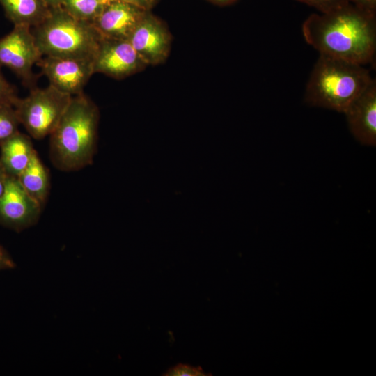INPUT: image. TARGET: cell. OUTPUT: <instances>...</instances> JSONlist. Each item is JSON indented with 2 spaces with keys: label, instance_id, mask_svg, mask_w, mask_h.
Masks as SVG:
<instances>
[{
  "label": "cell",
  "instance_id": "12",
  "mask_svg": "<svg viewBox=\"0 0 376 376\" xmlns=\"http://www.w3.org/2000/svg\"><path fill=\"white\" fill-rule=\"evenodd\" d=\"M345 113L354 137L361 144H376V81L369 86L347 108Z\"/></svg>",
  "mask_w": 376,
  "mask_h": 376
},
{
  "label": "cell",
  "instance_id": "10",
  "mask_svg": "<svg viewBox=\"0 0 376 376\" xmlns=\"http://www.w3.org/2000/svg\"><path fill=\"white\" fill-rule=\"evenodd\" d=\"M128 40L148 65L164 63L170 53L171 35L150 11L146 12Z\"/></svg>",
  "mask_w": 376,
  "mask_h": 376
},
{
  "label": "cell",
  "instance_id": "19",
  "mask_svg": "<svg viewBox=\"0 0 376 376\" xmlns=\"http://www.w3.org/2000/svg\"><path fill=\"white\" fill-rule=\"evenodd\" d=\"M0 66V106H14L18 99L17 90L3 77Z\"/></svg>",
  "mask_w": 376,
  "mask_h": 376
},
{
  "label": "cell",
  "instance_id": "17",
  "mask_svg": "<svg viewBox=\"0 0 376 376\" xmlns=\"http://www.w3.org/2000/svg\"><path fill=\"white\" fill-rule=\"evenodd\" d=\"M20 125L13 106H0V145L17 133Z\"/></svg>",
  "mask_w": 376,
  "mask_h": 376
},
{
  "label": "cell",
  "instance_id": "15",
  "mask_svg": "<svg viewBox=\"0 0 376 376\" xmlns=\"http://www.w3.org/2000/svg\"><path fill=\"white\" fill-rule=\"evenodd\" d=\"M17 178L29 195L42 207L49 194V175L37 152Z\"/></svg>",
  "mask_w": 376,
  "mask_h": 376
},
{
  "label": "cell",
  "instance_id": "18",
  "mask_svg": "<svg viewBox=\"0 0 376 376\" xmlns=\"http://www.w3.org/2000/svg\"><path fill=\"white\" fill-rule=\"evenodd\" d=\"M162 375L164 376H207V374L201 366H192L189 364L178 363L169 368Z\"/></svg>",
  "mask_w": 376,
  "mask_h": 376
},
{
  "label": "cell",
  "instance_id": "16",
  "mask_svg": "<svg viewBox=\"0 0 376 376\" xmlns=\"http://www.w3.org/2000/svg\"><path fill=\"white\" fill-rule=\"evenodd\" d=\"M104 4L102 0H63L61 7L75 19L93 24Z\"/></svg>",
  "mask_w": 376,
  "mask_h": 376
},
{
  "label": "cell",
  "instance_id": "21",
  "mask_svg": "<svg viewBox=\"0 0 376 376\" xmlns=\"http://www.w3.org/2000/svg\"><path fill=\"white\" fill-rule=\"evenodd\" d=\"M349 3L359 9L376 15V0H346Z\"/></svg>",
  "mask_w": 376,
  "mask_h": 376
},
{
  "label": "cell",
  "instance_id": "9",
  "mask_svg": "<svg viewBox=\"0 0 376 376\" xmlns=\"http://www.w3.org/2000/svg\"><path fill=\"white\" fill-rule=\"evenodd\" d=\"M42 207L17 178L8 176L4 192L0 197V224L19 232L38 221Z\"/></svg>",
  "mask_w": 376,
  "mask_h": 376
},
{
  "label": "cell",
  "instance_id": "13",
  "mask_svg": "<svg viewBox=\"0 0 376 376\" xmlns=\"http://www.w3.org/2000/svg\"><path fill=\"white\" fill-rule=\"evenodd\" d=\"M0 164L8 176L17 178L36 150L29 136L18 132L1 145Z\"/></svg>",
  "mask_w": 376,
  "mask_h": 376
},
{
  "label": "cell",
  "instance_id": "25",
  "mask_svg": "<svg viewBox=\"0 0 376 376\" xmlns=\"http://www.w3.org/2000/svg\"><path fill=\"white\" fill-rule=\"evenodd\" d=\"M50 8L61 7L63 0H45Z\"/></svg>",
  "mask_w": 376,
  "mask_h": 376
},
{
  "label": "cell",
  "instance_id": "5",
  "mask_svg": "<svg viewBox=\"0 0 376 376\" xmlns=\"http://www.w3.org/2000/svg\"><path fill=\"white\" fill-rule=\"evenodd\" d=\"M72 97L50 84L45 88L35 86L29 95L18 97L13 107L20 125L29 136L42 139L56 128Z\"/></svg>",
  "mask_w": 376,
  "mask_h": 376
},
{
  "label": "cell",
  "instance_id": "27",
  "mask_svg": "<svg viewBox=\"0 0 376 376\" xmlns=\"http://www.w3.org/2000/svg\"><path fill=\"white\" fill-rule=\"evenodd\" d=\"M102 1L106 2V1H109V0H102Z\"/></svg>",
  "mask_w": 376,
  "mask_h": 376
},
{
  "label": "cell",
  "instance_id": "4",
  "mask_svg": "<svg viewBox=\"0 0 376 376\" xmlns=\"http://www.w3.org/2000/svg\"><path fill=\"white\" fill-rule=\"evenodd\" d=\"M31 31L42 56L94 59L102 39L93 24L75 19L61 6L50 8Z\"/></svg>",
  "mask_w": 376,
  "mask_h": 376
},
{
  "label": "cell",
  "instance_id": "7",
  "mask_svg": "<svg viewBox=\"0 0 376 376\" xmlns=\"http://www.w3.org/2000/svg\"><path fill=\"white\" fill-rule=\"evenodd\" d=\"M37 65L50 85L71 96L83 93L95 73L93 59L43 56Z\"/></svg>",
  "mask_w": 376,
  "mask_h": 376
},
{
  "label": "cell",
  "instance_id": "11",
  "mask_svg": "<svg viewBox=\"0 0 376 376\" xmlns=\"http://www.w3.org/2000/svg\"><path fill=\"white\" fill-rule=\"evenodd\" d=\"M146 12L123 0H109L93 24L104 38L128 40Z\"/></svg>",
  "mask_w": 376,
  "mask_h": 376
},
{
  "label": "cell",
  "instance_id": "6",
  "mask_svg": "<svg viewBox=\"0 0 376 376\" xmlns=\"http://www.w3.org/2000/svg\"><path fill=\"white\" fill-rule=\"evenodd\" d=\"M42 57L30 26H14L8 34L0 38V66L10 69L26 87H35L36 76L33 67Z\"/></svg>",
  "mask_w": 376,
  "mask_h": 376
},
{
  "label": "cell",
  "instance_id": "22",
  "mask_svg": "<svg viewBox=\"0 0 376 376\" xmlns=\"http://www.w3.org/2000/svg\"><path fill=\"white\" fill-rule=\"evenodd\" d=\"M15 265L8 252L0 244V271L15 268Z\"/></svg>",
  "mask_w": 376,
  "mask_h": 376
},
{
  "label": "cell",
  "instance_id": "8",
  "mask_svg": "<svg viewBox=\"0 0 376 376\" xmlns=\"http://www.w3.org/2000/svg\"><path fill=\"white\" fill-rule=\"evenodd\" d=\"M146 66L128 40L102 38L93 59L95 73L117 79L137 73Z\"/></svg>",
  "mask_w": 376,
  "mask_h": 376
},
{
  "label": "cell",
  "instance_id": "2",
  "mask_svg": "<svg viewBox=\"0 0 376 376\" xmlns=\"http://www.w3.org/2000/svg\"><path fill=\"white\" fill-rule=\"evenodd\" d=\"M100 112L84 93L72 99L49 135V157L54 166L73 171L92 164L97 150Z\"/></svg>",
  "mask_w": 376,
  "mask_h": 376
},
{
  "label": "cell",
  "instance_id": "20",
  "mask_svg": "<svg viewBox=\"0 0 376 376\" xmlns=\"http://www.w3.org/2000/svg\"><path fill=\"white\" fill-rule=\"evenodd\" d=\"M318 10L320 13H327L347 3L346 0H296Z\"/></svg>",
  "mask_w": 376,
  "mask_h": 376
},
{
  "label": "cell",
  "instance_id": "26",
  "mask_svg": "<svg viewBox=\"0 0 376 376\" xmlns=\"http://www.w3.org/2000/svg\"><path fill=\"white\" fill-rule=\"evenodd\" d=\"M209 1H212L214 3L223 6V5L230 4L236 0H209Z\"/></svg>",
  "mask_w": 376,
  "mask_h": 376
},
{
  "label": "cell",
  "instance_id": "23",
  "mask_svg": "<svg viewBox=\"0 0 376 376\" xmlns=\"http://www.w3.org/2000/svg\"><path fill=\"white\" fill-rule=\"evenodd\" d=\"M146 11L150 10L157 4L158 0H123Z\"/></svg>",
  "mask_w": 376,
  "mask_h": 376
},
{
  "label": "cell",
  "instance_id": "3",
  "mask_svg": "<svg viewBox=\"0 0 376 376\" xmlns=\"http://www.w3.org/2000/svg\"><path fill=\"white\" fill-rule=\"evenodd\" d=\"M373 79L362 65L320 54L308 81L305 100L344 113Z\"/></svg>",
  "mask_w": 376,
  "mask_h": 376
},
{
  "label": "cell",
  "instance_id": "1",
  "mask_svg": "<svg viewBox=\"0 0 376 376\" xmlns=\"http://www.w3.org/2000/svg\"><path fill=\"white\" fill-rule=\"evenodd\" d=\"M375 16L347 3L327 13L311 15L302 24V33L320 54L362 65L373 63Z\"/></svg>",
  "mask_w": 376,
  "mask_h": 376
},
{
  "label": "cell",
  "instance_id": "24",
  "mask_svg": "<svg viewBox=\"0 0 376 376\" xmlns=\"http://www.w3.org/2000/svg\"><path fill=\"white\" fill-rule=\"evenodd\" d=\"M8 176V175L6 174L0 164V197L3 195L4 192Z\"/></svg>",
  "mask_w": 376,
  "mask_h": 376
},
{
  "label": "cell",
  "instance_id": "14",
  "mask_svg": "<svg viewBox=\"0 0 376 376\" xmlns=\"http://www.w3.org/2000/svg\"><path fill=\"white\" fill-rule=\"evenodd\" d=\"M6 17L14 24L34 27L49 14L45 0H0Z\"/></svg>",
  "mask_w": 376,
  "mask_h": 376
}]
</instances>
